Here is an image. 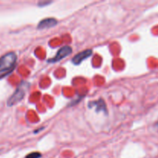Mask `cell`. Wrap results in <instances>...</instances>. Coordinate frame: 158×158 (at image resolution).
<instances>
[{
  "label": "cell",
  "instance_id": "obj_1",
  "mask_svg": "<svg viewBox=\"0 0 158 158\" xmlns=\"http://www.w3.org/2000/svg\"><path fill=\"white\" fill-rule=\"evenodd\" d=\"M29 84L27 82H22L18 87L16 88L14 94L9 97V99L7 101V105L9 106H14L16 103H19L23 98H24L25 95L26 94V91L29 89Z\"/></svg>",
  "mask_w": 158,
  "mask_h": 158
},
{
  "label": "cell",
  "instance_id": "obj_2",
  "mask_svg": "<svg viewBox=\"0 0 158 158\" xmlns=\"http://www.w3.org/2000/svg\"><path fill=\"white\" fill-rule=\"evenodd\" d=\"M17 56L14 52H9L0 58V73L10 71L16 63Z\"/></svg>",
  "mask_w": 158,
  "mask_h": 158
},
{
  "label": "cell",
  "instance_id": "obj_3",
  "mask_svg": "<svg viewBox=\"0 0 158 158\" xmlns=\"http://www.w3.org/2000/svg\"><path fill=\"white\" fill-rule=\"evenodd\" d=\"M72 48L69 46H65L63 47L60 48L58 50V52H56L55 56L52 59H49L48 60L49 63H57V62L60 61L63 59H64L65 57L68 56L69 55H70L72 53Z\"/></svg>",
  "mask_w": 158,
  "mask_h": 158
},
{
  "label": "cell",
  "instance_id": "obj_4",
  "mask_svg": "<svg viewBox=\"0 0 158 158\" xmlns=\"http://www.w3.org/2000/svg\"><path fill=\"white\" fill-rule=\"evenodd\" d=\"M88 107L89 108H94L95 111L97 113L103 112L107 114V109H106V105L105 103V101L103 99H100L98 100H94L91 101L88 103Z\"/></svg>",
  "mask_w": 158,
  "mask_h": 158
},
{
  "label": "cell",
  "instance_id": "obj_5",
  "mask_svg": "<svg viewBox=\"0 0 158 158\" xmlns=\"http://www.w3.org/2000/svg\"><path fill=\"white\" fill-rule=\"evenodd\" d=\"M93 53V50L90 49H86V50H83L82 52H79V53L76 54L73 56V58L72 59V63L74 65H79L82 63L84 60H86L87 58H89Z\"/></svg>",
  "mask_w": 158,
  "mask_h": 158
},
{
  "label": "cell",
  "instance_id": "obj_6",
  "mask_svg": "<svg viewBox=\"0 0 158 158\" xmlns=\"http://www.w3.org/2000/svg\"><path fill=\"white\" fill-rule=\"evenodd\" d=\"M58 23V21L55 18H46L41 20L37 26L38 29H50V28L56 26Z\"/></svg>",
  "mask_w": 158,
  "mask_h": 158
},
{
  "label": "cell",
  "instance_id": "obj_7",
  "mask_svg": "<svg viewBox=\"0 0 158 158\" xmlns=\"http://www.w3.org/2000/svg\"><path fill=\"white\" fill-rule=\"evenodd\" d=\"M42 157V154L39 152H32L26 155L25 158H40Z\"/></svg>",
  "mask_w": 158,
  "mask_h": 158
},
{
  "label": "cell",
  "instance_id": "obj_8",
  "mask_svg": "<svg viewBox=\"0 0 158 158\" xmlns=\"http://www.w3.org/2000/svg\"><path fill=\"white\" fill-rule=\"evenodd\" d=\"M50 3H52V2H40L38 3V6H40V7H43V6H47V5L50 4Z\"/></svg>",
  "mask_w": 158,
  "mask_h": 158
},
{
  "label": "cell",
  "instance_id": "obj_9",
  "mask_svg": "<svg viewBox=\"0 0 158 158\" xmlns=\"http://www.w3.org/2000/svg\"><path fill=\"white\" fill-rule=\"evenodd\" d=\"M43 128H44V127L40 128V129H38V131H34V132H33V133H34V134H37V133H38V132H40V131H42V130H43Z\"/></svg>",
  "mask_w": 158,
  "mask_h": 158
},
{
  "label": "cell",
  "instance_id": "obj_10",
  "mask_svg": "<svg viewBox=\"0 0 158 158\" xmlns=\"http://www.w3.org/2000/svg\"><path fill=\"white\" fill-rule=\"evenodd\" d=\"M156 126H157V131H158V122L157 123V124H156Z\"/></svg>",
  "mask_w": 158,
  "mask_h": 158
}]
</instances>
